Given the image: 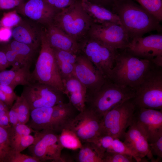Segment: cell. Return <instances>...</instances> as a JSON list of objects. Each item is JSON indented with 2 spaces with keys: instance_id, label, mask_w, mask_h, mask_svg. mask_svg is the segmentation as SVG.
I'll return each instance as SVG.
<instances>
[{
  "instance_id": "obj_50",
  "label": "cell",
  "mask_w": 162,
  "mask_h": 162,
  "mask_svg": "<svg viewBox=\"0 0 162 162\" xmlns=\"http://www.w3.org/2000/svg\"><path fill=\"white\" fill-rule=\"evenodd\" d=\"M46 3L54 7V5L57 0H44Z\"/></svg>"
},
{
  "instance_id": "obj_46",
  "label": "cell",
  "mask_w": 162,
  "mask_h": 162,
  "mask_svg": "<svg viewBox=\"0 0 162 162\" xmlns=\"http://www.w3.org/2000/svg\"><path fill=\"white\" fill-rule=\"evenodd\" d=\"M92 3L100 5L109 9L111 8L116 0H86Z\"/></svg>"
},
{
  "instance_id": "obj_35",
  "label": "cell",
  "mask_w": 162,
  "mask_h": 162,
  "mask_svg": "<svg viewBox=\"0 0 162 162\" xmlns=\"http://www.w3.org/2000/svg\"><path fill=\"white\" fill-rule=\"evenodd\" d=\"M136 161L132 155L112 152H106L104 154L103 162H134Z\"/></svg>"
},
{
  "instance_id": "obj_4",
  "label": "cell",
  "mask_w": 162,
  "mask_h": 162,
  "mask_svg": "<svg viewBox=\"0 0 162 162\" xmlns=\"http://www.w3.org/2000/svg\"><path fill=\"white\" fill-rule=\"evenodd\" d=\"M40 47L35 68L31 73V82L47 85L63 93L64 86L53 50L48 42L45 30L42 31Z\"/></svg>"
},
{
  "instance_id": "obj_47",
  "label": "cell",
  "mask_w": 162,
  "mask_h": 162,
  "mask_svg": "<svg viewBox=\"0 0 162 162\" xmlns=\"http://www.w3.org/2000/svg\"><path fill=\"white\" fill-rule=\"evenodd\" d=\"M9 66L4 52L0 49V72L6 70Z\"/></svg>"
},
{
  "instance_id": "obj_20",
  "label": "cell",
  "mask_w": 162,
  "mask_h": 162,
  "mask_svg": "<svg viewBox=\"0 0 162 162\" xmlns=\"http://www.w3.org/2000/svg\"><path fill=\"white\" fill-rule=\"evenodd\" d=\"M79 112L70 102H62L55 106L50 129L59 134L68 129Z\"/></svg>"
},
{
  "instance_id": "obj_15",
  "label": "cell",
  "mask_w": 162,
  "mask_h": 162,
  "mask_svg": "<svg viewBox=\"0 0 162 162\" xmlns=\"http://www.w3.org/2000/svg\"><path fill=\"white\" fill-rule=\"evenodd\" d=\"M73 75L88 91L99 88L106 79L92 62L80 53L77 56Z\"/></svg>"
},
{
  "instance_id": "obj_39",
  "label": "cell",
  "mask_w": 162,
  "mask_h": 162,
  "mask_svg": "<svg viewBox=\"0 0 162 162\" xmlns=\"http://www.w3.org/2000/svg\"><path fill=\"white\" fill-rule=\"evenodd\" d=\"M151 152L153 156L162 158V135L153 142L149 143Z\"/></svg>"
},
{
  "instance_id": "obj_45",
  "label": "cell",
  "mask_w": 162,
  "mask_h": 162,
  "mask_svg": "<svg viewBox=\"0 0 162 162\" xmlns=\"http://www.w3.org/2000/svg\"><path fill=\"white\" fill-rule=\"evenodd\" d=\"M0 100L5 104L9 108L12 106L15 100L9 96L0 89Z\"/></svg>"
},
{
  "instance_id": "obj_14",
  "label": "cell",
  "mask_w": 162,
  "mask_h": 162,
  "mask_svg": "<svg viewBox=\"0 0 162 162\" xmlns=\"http://www.w3.org/2000/svg\"><path fill=\"white\" fill-rule=\"evenodd\" d=\"M133 121L145 134L149 143L162 135V110L136 108Z\"/></svg>"
},
{
  "instance_id": "obj_24",
  "label": "cell",
  "mask_w": 162,
  "mask_h": 162,
  "mask_svg": "<svg viewBox=\"0 0 162 162\" xmlns=\"http://www.w3.org/2000/svg\"><path fill=\"white\" fill-rule=\"evenodd\" d=\"M53 49L62 80L73 76L77 55L67 51Z\"/></svg>"
},
{
  "instance_id": "obj_48",
  "label": "cell",
  "mask_w": 162,
  "mask_h": 162,
  "mask_svg": "<svg viewBox=\"0 0 162 162\" xmlns=\"http://www.w3.org/2000/svg\"><path fill=\"white\" fill-rule=\"evenodd\" d=\"M0 89L15 100L16 99L18 96L14 92V90L10 86L0 84Z\"/></svg>"
},
{
  "instance_id": "obj_12",
  "label": "cell",
  "mask_w": 162,
  "mask_h": 162,
  "mask_svg": "<svg viewBox=\"0 0 162 162\" xmlns=\"http://www.w3.org/2000/svg\"><path fill=\"white\" fill-rule=\"evenodd\" d=\"M63 93L47 85L32 82L24 86L21 94L30 110L43 107H51L63 102Z\"/></svg>"
},
{
  "instance_id": "obj_16",
  "label": "cell",
  "mask_w": 162,
  "mask_h": 162,
  "mask_svg": "<svg viewBox=\"0 0 162 162\" xmlns=\"http://www.w3.org/2000/svg\"><path fill=\"white\" fill-rule=\"evenodd\" d=\"M16 10L33 21L47 26L52 22L57 10L44 0H28Z\"/></svg>"
},
{
  "instance_id": "obj_2",
  "label": "cell",
  "mask_w": 162,
  "mask_h": 162,
  "mask_svg": "<svg viewBox=\"0 0 162 162\" xmlns=\"http://www.w3.org/2000/svg\"><path fill=\"white\" fill-rule=\"evenodd\" d=\"M156 65L149 60L133 55L125 49L117 50L109 79L117 84L135 90Z\"/></svg>"
},
{
  "instance_id": "obj_13",
  "label": "cell",
  "mask_w": 162,
  "mask_h": 162,
  "mask_svg": "<svg viewBox=\"0 0 162 162\" xmlns=\"http://www.w3.org/2000/svg\"><path fill=\"white\" fill-rule=\"evenodd\" d=\"M125 49L138 58L147 59L155 65L162 67V35L151 34L131 39Z\"/></svg>"
},
{
  "instance_id": "obj_34",
  "label": "cell",
  "mask_w": 162,
  "mask_h": 162,
  "mask_svg": "<svg viewBox=\"0 0 162 162\" xmlns=\"http://www.w3.org/2000/svg\"><path fill=\"white\" fill-rule=\"evenodd\" d=\"M34 140V136L30 134L22 136L11 144L12 151L21 152L33 144Z\"/></svg>"
},
{
  "instance_id": "obj_25",
  "label": "cell",
  "mask_w": 162,
  "mask_h": 162,
  "mask_svg": "<svg viewBox=\"0 0 162 162\" xmlns=\"http://www.w3.org/2000/svg\"><path fill=\"white\" fill-rule=\"evenodd\" d=\"M76 160L79 162H103V155L95 144L86 142L79 148Z\"/></svg>"
},
{
  "instance_id": "obj_31",
  "label": "cell",
  "mask_w": 162,
  "mask_h": 162,
  "mask_svg": "<svg viewBox=\"0 0 162 162\" xmlns=\"http://www.w3.org/2000/svg\"><path fill=\"white\" fill-rule=\"evenodd\" d=\"M8 130L10 145L12 142L20 137L36 131L27 125L23 124L11 126Z\"/></svg>"
},
{
  "instance_id": "obj_23",
  "label": "cell",
  "mask_w": 162,
  "mask_h": 162,
  "mask_svg": "<svg viewBox=\"0 0 162 162\" xmlns=\"http://www.w3.org/2000/svg\"><path fill=\"white\" fill-rule=\"evenodd\" d=\"M54 106L39 107L30 110L31 119L27 125L36 131L50 129Z\"/></svg>"
},
{
  "instance_id": "obj_18",
  "label": "cell",
  "mask_w": 162,
  "mask_h": 162,
  "mask_svg": "<svg viewBox=\"0 0 162 162\" xmlns=\"http://www.w3.org/2000/svg\"><path fill=\"white\" fill-rule=\"evenodd\" d=\"M32 22L22 20L12 30L14 40L29 46L35 50L40 46L43 30Z\"/></svg>"
},
{
  "instance_id": "obj_40",
  "label": "cell",
  "mask_w": 162,
  "mask_h": 162,
  "mask_svg": "<svg viewBox=\"0 0 162 162\" xmlns=\"http://www.w3.org/2000/svg\"><path fill=\"white\" fill-rule=\"evenodd\" d=\"M24 2V0H0V9L9 10L16 8Z\"/></svg>"
},
{
  "instance_id": "obj_33",
  "label": "cell",
  "mask_w": 162,
  "mask_h": 162,
  "mask_svg": "<svg viewBox=\"0 0 162 162\" xmlns=\"http://www.w3.org/2000/svg\"><path fill=\"white\" fill-rule=\"evenodd\" d=\"M22 19L16 10L4 14L0 21V26L11 28L18 25Z\"/></svg>"
},
{
  "instance_id": "obj_32",
  "label": "cell",
  "mask_w": 162,
  "mask_h": 162,
  "mask_svg": "<svg viewBox=\"0 0 162 162\" xmlns=\"http://www.w3.org/2000/svg\"><path fill=\"white\" fill-rule=\"evenodd\" d=\"M0 48L5 52L9 65L12 66V69L17 70L23 68H28L26 67L21 58L15 51L10 49L5 45Z\"/></svg>"
},
{
  "instance_id": "obj_6",
  "label": "cell",
  "mask_w": 162,
  "mask_h": 162,
  "mask_svg": "<svg viewBox=\"0 0 162 162\" xmlns=\"http://www.w3.org/2000/svg\"><path fill=\"white\" fill-rule=\"evenodd\" d=\"M135 91L136 108L162 110V67H153Z\"/></svg>"
},
{
  "instance_id": "obj_1",
  "label": "cell",
  "mask_w": 162,
  "mask_h": 162,
  "mask_svg": "<svg viewBox=\"0 0 162 162\" xmlns=\"http://www.w3.org/2000/svg\"><path fill=\"white\" fill-rule=\"evenodd\" d=\"M111 10L118 16L130 39L162 30L160 21L134 0H116Z\"/></svg>"
},
{
  "instance_id": "obj_38",
  "label": "cell",
  "mask_w": 162,
  "mask_h": 162,
  "mask_svg": "<svg viewBox=\"0 0 162 162\" xmlns=\"http://www.w3.org/2000/svg\"><path fill=\"white\" fill-rule=\"evenodd\" d=\"M11 69L0 72V84L10 86L16 75L18 70Z\"/></svg>"
},
{
  "instance_id": "obj_11",
  "label": "cell",
  "mask_w": 162,
  "mask_h": 162,
  "mask_svg": "<svg viewBox=\"0 0 162 162\" xmlns=\"http://www.w3.org/2000/svg\"><path fill=\"white\" fill-rule=\"evenodd\" d=\"M88 34L89 37L98 40L116 50L126 49L130 40L123 26L113 22H93Z\"/></svg>"
},
{
  "instance_id": "obj_29",
  "label": "cell",
  "mask_w": 162,
  "mask_h": 162,
  "mask_svg": "<svg viewBox=\"0 0 162 162\" xmlns=\"http://www.w3.org/2000/svg\"><path fill=\"white\" fill-rule=\"evenodd\" d=\"M160 22L162 20V0H134Z\"/></svg>"
},
{
  "instance_id": "obj_22",
  "label": "cell",
  "mask_w": 162,
  "mask_h": 162,
  "mask_svg": "<svg viewBox=\"0 0 162 162\" xmlns=\"http://www.w3.org/2000/svg\"><path fill=\"white\" fill-rule=\"evenodd\" d=\"M82 8L94 22L102 24L110 22L122 25L118 16L111 10L86 0H80Z\"/></svg>"
},
{
  "instance_id": "obj_10",
  "label": "cell",
  "mask_w": 162,
  "mask_h": 162,
  "mask_svg": "<svg viewBox=\"0 0 162 162\" xmlns=\"http://www.w3.org/2000/svg\"><path fill=\"white\" fill-rule=\"evenodd\" d=\"M102 120L94 111L85 107L67 129L74 134L82 144L92 142L104 135Z\"/></svg>"
},
{
  "instance_id": "obj_30",
  "label": "cell",
  "mask_w": 162,
  "mask_h": 162,
  "mask_svg": "<svg viewBox=\"0 0 162 162\" xmlns=\"http://www.w3.org/2000/svg\"><path fill=\"white\" fill-rule=\"evenodd\" d=\"M60 142L64 148L72 149H79L82 144L77 137L70 130L65 129L59 134Z\"/></svg>"
},
{
  "instance_id": "obj_26",
  "label": "cell",
  "mask_w": 162,
  "mask_h": 162,
  "mask_svg": "<svg viewBox=\"0 0 162 162\" xmlns=\"http://www.w3.org/2000/svg\"><path fill=\"white\" fill-rule=\"evenodd\" d=\"M5 45L16 52L21 58L25 66L30 68L33 61L36 50L26 44L15 40Z\"/></svg>"
},
{
  "instance_id": "obj_9",
  "label": "cell",
  "mask_w": 162,
  "mask_h": 162,
  "mask_svg": "<svg viewBox=\"0 0 162 162\" xmlns=\"http://www.w3.org/2000/svg\"><path fill=\"white\" fill-rule=\"evenodd\" d=\"M34 143L29 146L31 156L40 162H64L62 156L64 148L60 142L59 134L50 129L35 131Z\"/></svg>"
},
{
  "instance_id": "obj_41",
  "label": "cell",
  "mask_w": 162,
  "mask_h": 162,
  "mask_svg": "<svg viewBox=\"0 0 162 162\" xmlns=\"http://www.w3.org/2000/svg\"><path fill=\"white\" fill-rule=\"evenodd\" d=\"M12 36L11 28L0 26V42L5 43L8 42Z\"/></svg>"
},
{
  "instance_id": "obj_7",
  "label": "cell",
  "mask_w": 162,
  "mask_h": 162,
  "mask_svg": "<svg viewBox=\"0 0 162 162\" xmlns=\"http://www.w3.org/2000/svg\"><path fill=\"white\" fill-rule=\"evenodd\" d=\"M88 37L79 42L80 53L86 57L105 78L109 79L114 65L117 50Z\"/></svg>"
},
{
  "instance_id": "obj_19",
  "label": "cell",
  "mask_w": 162,
  "mask_h": 162,
  "mask_svg": "<svg viewBox=\"0 0 162 162\" xmlns=\"http://www.w3.org/2000/svg\"><path fill=\"white\" fill-rule=\"evenodd\" d=\"M47 26L45 30L46 36L52 48L68 51L76 55L80 53L79 42L52 22Z\"/></svg>"
},
{
  "instance_id": "obj_5",
  "label": "cell",
  "mask_w": 162,
  "mask_h": 162,
  "mask_svg": "<svg viewBox=\"0 0 162 162\" xmlns=\"http://www.w3.org/2000/svg\"><path fill=\"white\" fill-rule=\"evenodd\" d=\"M56 13L52 23L79 42L82 39L94 22L84 10L80 0Z\"/></svg>"
},
{
  "instance_id": "obj_21",
  "label": "cell",
  "mask_w": 162,
  "mask_h": 162,
  "mask_svg": "<svg viewBox=\"0 0 162 162\" xmlns=\"http://www.w3.org/2000/svg\"><path fill=\"white\" fill-rule=\"evenodd\" d=\"M64 94L68 97L70 103L79 112L85 107L87 89L74 75L62 80Z\"/></svg>"
},
{
  "instance_id": "obj_43",
  "label": "cell",
  "mask_w": 162,
  "mask_h": 162,
  "mask_svg": "<svg viewBox=\"0 0 162 162\" xmlns=\"http://www.w3.org/2000/svg\"><path fill=\"white\" fill-rule=\"evenodd\" d=\"M77 0H57L54 7L57 10H61L74 3Z\"/></svg>"
},
{
  "instance_id": "obj_49",
  "label": "cell",
  "mask_w": 162,
  "mask_h": 162,
  "mask_svg": "<svg viewBox=\"0 0 162 162\" xmlns=\"http://www.w3.org/2000/svg\"><path fill=\"white\" fill-rule=\"evenodd\" d=\"M9 108L5 104L0 100V111L9 110Z\"/></svg>"
},
{
  "instance_id": "obj_17",
  "label": "cell",
  "mask_w": 162,
  "mask_h": 162,
  "mask_svg": "<svg viewBox=\"0 0 162 162\" xmlns=\"http://www.w3.org/2000/svg\"><path fill=\"white\" fill-rule=\"evenodd\" d=\"M128 128L123 142L134 154L136 162H145L143 159L146 156L153 160L149 143L143 131L133 121Z\"/></svg>"
},
{
  "instance_id": "obj_27",
  "label": "cell",
  "mask_w": 162,
  "mask_h": 162,
  "mask_svg": "<svg viewBox=\"0 0 162 162\" xmlns=\"http://www.w3.org/2000/svg\"><path fill=\"white\" fill-rule=\"evenodd\" d=\"M11 108L17 113L20 124H26L30 119V110L25 98L21 94L18 96Z\"/></svg>"
},
{
  "instance_id": "obj_36",
  "label": "cell",
  "mask_w": 162,
  "mask_h": 162,
  "mask_svg": "<svg viewBox=\"0 0 162 162\" xmlns=\"http://www.w3.org/2000/svg\"><path fill=\"white\" fill-rule=\"evenodd\" d=\"M109 152L130 155L134 157L136 161V158L134 154L124 142L119 139L116 138L114 139L110 150Z\"/></svg>"
},
{
  "instance_id": "obj_8",
  "label": "cell",
  "mask_w": 162,
  "mask_h": 162,
  "mask_svg": "<svg viewBox=\"0 0 162 162\" xmlns=\"http://www.w3.org/2000/svg\"><path fill=\"white\" fill-rule=\"evenodd\" d=\"M136 107L133 99L127 100L108 111L103 118L104 135L124 139L132 123Z\"/></svg>"
},
{
  "instance_id": "obj_3",
  "label": "cell",
  "mask_w": 162,
  "mask_h": 162,
  "mask_svg": "<svg viewBox=\"0 0 162 162\" xmlns=\"http://www.w3.org/2000/svg\"><path fill=\"white\" fill-rule=\"evenodd\" d=\"M135 90L117 84L109 79L96 90L87 91L85 107L103 118L108 111L135 97Z\"/></svg>"
},
{
  "instance_id": "obj_28",
  "label": "cell",
  "mask_w": 162,
  "mask_h": 162,
  "mask_svg": "<svg viewBox=\"0 0 162 162\" xmlns=\"http://www.w3.org/2000/svg\"><path fill=\"white\" fill-rule=\"evenodd\" d=\"M8 128L0 127V162H8L9 157L13 151Z\"/></svg>"
},
{
  "instance_id": "obj_42",
  "label": "cell",
  "mask_w": 162,
  "mask_h": 162,
  "mask_svg": "<svg viewBox=\"0 0 162 162\" xmlns=\"http://www.w3.org/2000/svg\"><path fill=\"white\" fill-rule=\"evenodd\" d=\"M8 111L5 110L0 111V127L8 128L11 126L9 121Z\"/></svg>"
},
{
  "instance_id": "obj_37",
  "label": "cell",
  "mask_w": 162,
  "mask_h": 162,
  "mask_svg": "<svg viewBox=\"0 0 162 162\" xmlns=\"http://www.w3.org/2000/svg\"><path fill=\"white\" fill-rule=\"evenodd\" d=\"M34 157L21 153L12 151L8 160V162H39Z\"/></svg>"
},
{
  "instance_id": "obj_44",
  "label": "cell",
  "mask_w": 162,
  "mask_h": 162,
  "mask_svg": "<svg viewBox=\"0 0 162 162\" xmlns=\"http://www.w3.org/2000/svg\"><path fill=\"white\" fill-rule=\"evenodd\" d=\"M8 116L10 123L12 126L20 124L19 122L17 113L12 108L9 110Z\"/></svg>"
}]
</instances>
